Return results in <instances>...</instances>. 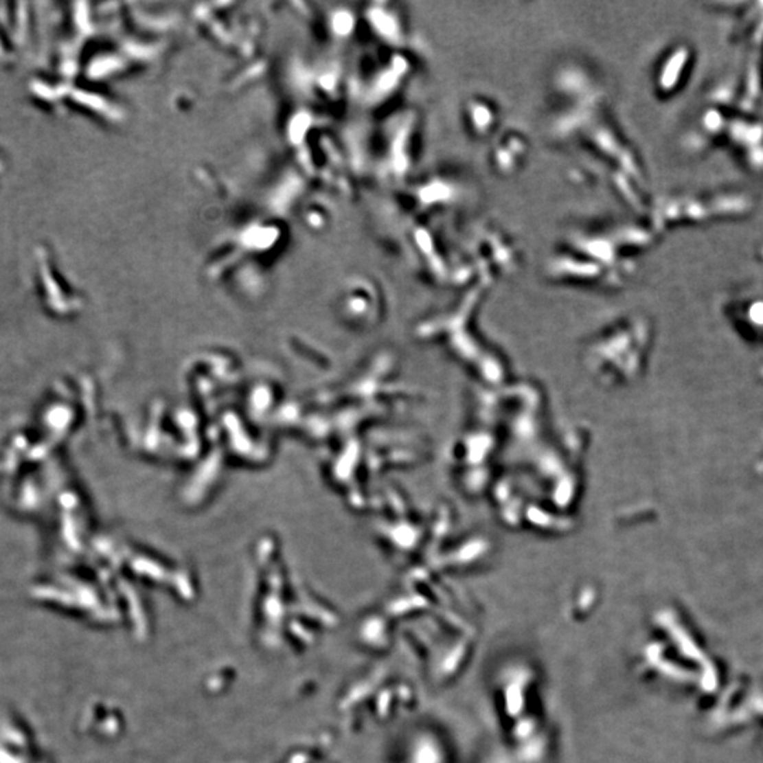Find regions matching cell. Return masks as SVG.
Segmentation results:
<instances>
[{
  "label": "cell",
  "instance_id": "1",
  "mask_svg": "<svg viewBox=\"0 0 763 763\" xmlns=\"http://www.w3.org/2000/svg\"><path fill=\"white\" fill-rule=\"evenodd\" d=\"M472 195L474 188L465 176L453 170H440L407 181L402 191V204L413 218H426L459 208Z\"/></svg>",
  "mask_w": 763,
  "mask_h": 763
},
{
  "label": "cell",
  "instance_id": "2",
  "mask_svg": "<svg viewBox=\"0 0 763 763\" xmlns=\"http://www.w3.org/2000/svg\"><path fill=\"white\" fill-rule=\"evenodd\" d=\"M459 259L468 260L477 267L481 264L488 273H499L516 267L521 260V251L505 231L481 224L465 234Z\"/></svg>",
  "mask_w": 763,
  "mask_h": 763
},
{
  "label": "cell",
  "instance_id": "3",
  "mask_svg": "<svg viewBox=\"0 0 763 763\" xmlns=\"http://www.w3.org/2000/svg\"><path fill=\"white\" fill-rule=\"evenodd\" d=\"M420 128V112L413 106H402L396 116L389 122L386 171L396 183H402V187L409 181L415 164Z\"/></svg>",
  "mask_w": 763,
  "mask_h": 763
},
{
  "label": "cell",
  "instance_id": "4",
  "mask_svg": "<svg viewBox=\"0 0 763 763\" xmlns=\"http://www.w3.org/2000/svg\"><path fill=\"white\" fill-rule=\"evenodd\" d=\"M532 143L519 129H508L494 137L488 153V164L501 179L519 176L527 164Z\"/></svg>",
  "mask_w": 763,
  "mask_h": 763
},
{
  "label": "cell",
  "instance_id": "5",
  "mask_svg": "<svg viewBox=\"0 0 763 763\" xmlns=\"http://www.w3.org/2000/svg\"><path fill=\"white\" fill-rule=\"evenodd\" d=\"M461 112L464 126L471 137L477 140H489L498 133L502 122V111L492 98L479 93L465 98Z\"/></svg>",
  "mask_w": 763,
  "mask_h": 763
},
{
  "label": "cell",
  "instance_id": "6",
  "mask_svg": "<svg viewBox=\"0 0 763 763\" xmlns=\"http://www.w3.org/2000/svg\"><path fill=\"white\" fill-rule=\"evenodd\" d=\"M375 26L379 34L396 50H407L409 24L403 9L395 5H386L376 10Z\"/></svg>",
  "mask_w": 763,
  "mask_h": 763
},
{
  "label": "cell",
  "instance_id": "7",
  "mask_svg": "<svg viewBox=\"0 0 763 763\" xmlns=\"http://www.w3.org/2000/svg\"><path fill=\"white\" fill-rule=\"evenodd\" d=\"M688 53L685 48H677L668 58L660 62L656 72V87L660 93H669L680 82V76L685 69Z\"/></svg>",
  "mask_w": 763,
  "mask_h": 763
}]
</instances>
